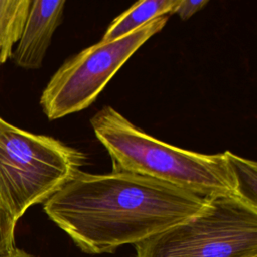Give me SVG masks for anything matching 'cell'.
<instances>
[{
	"instance_id": "cell-6",
	"label": "cell",
	"mask_w": 257,
	"mask_h": 257,
	"mask_svg": "<svg viewBox=\"0 0 257 257\" xmlns=\"http://www.w3.org/2000/svg\"><path fill=\"white\" fill-rule=\"evenodd\" d=\"M64 0H31L22 33L11 59L22 68L37 69L51 43L52 35L62 21Z\"/></svg>"
},
{
	"instance_id": "cell-10",
	"label": "cell",
	"mask_w": 257,
	"mask_h": 257,
	"mask_svg": "<svg viewBox=\"0 0 257 257\" xmlns=\"http://www.w3.org/2000/svg\"><path fill=\"white\" fill-rule=\"evenodd\" d=\"M16 221L0 203V253L15 247Z\"/></svg>"
},
{
	"instance_id": "cell-4",
	"label": "cell",
	"mask_w": 257,
	"mask_h": 257,
	"mask_svg": "<svg viewBox=\"0 0 257 257\" xmlns=\"http://www.w3.org/2000/svg\"><path fill=\"white\" fill-rule=\"evenodd\" d=\"M136 257H257V207L208 198L197 215L135 245Z\"/></svg>"
},
{
	"instance_id": "cell-5",
	"label": "cell",
	"mask_w": 257,
	"mask_h": 257,
	"mask_svg": "<svg viewBox=\"0 0 257 257\" xmlns=\"http://www.w3.org/2000/svg\"><path fill=\"white\" fill-rule=\"evenodd\" d=\"M169 17H157L120 38L100 40L68 57L40 95L46 117L54 120L88 107L131 56L165 27Z\"/></svg>"
},
{
	"instance_id": "cell-7",
	"label": "cell",
	"mask_w": 257,
	"mask_h": 257,
	"mask_svg": "<svg viewBox=\"0 0 257 257\" xmlns=\"http://www.w3.org/2000/svg\"><path fill=\"white\" fill-rule=\"evenodd\" d=\"M179 1L180 0L139 1L110 22L100 40L112 41L137 30L157 17L171 15Z\"/></svg>"
},
{
	"instance_id": "cell-11",
	"label": "cell",
	"mask_w": 257,
	"mask_h": 257,
	"mask_svg": "<svg viewBox=\"0 0 257 257\" xmlns=\"http://www.w3.org/2000/svg\"><path fill=\"white\" fill-rule=\"evenodd\" d=\"M206 4H208V0H180L177 6L174 8L172 14L177 13L182 20H187L197 11L201 10Z\"/></svg>"
},
{
	"instance_id": "cell-3",
	"label": "cell",
	"mask_w": 257,
	"mask_h": 257,
	"mask_svg": "<svg viewBox=\"0 0 257 257\" xmlns=\"http://www.w3.org/2000/svg\"><path fill=\"white\" fill-rule=\"evenodd\" d=\"M86 162L77 149L0 116V203L16 222L60 190Z\"/></svg>"
},
{
	"instance_id": "cell-8",
	"label": "cell",
	"mask_w": 257,
	"mask_h": 257,
	"mask_svg": "<svg viewBox=\"0 0 257 257\" xmlns=\"http://www.w3.org/2000/svg\"><path fill=\"white\" fill-rule=\"evenodd\" d=\"M31 0H0V66L11 58L28 14Z\"/></svg>"
},
{
	"instance_id": "cell-12",
	"label": "cell",
	"mask_w": 257,
	"mask_h": 257,
	"mask_svg": "<svg viewBox=\"0 0 257 257\" xmlns=\"http://www.w3.org/2000/svg\"><path fill=\"white\" fill-rule=\"evenodd\" d=\"M0 257H34V256L25 252V251H23V250H21V249H18L16 247H14L11 250L0 253Z\"/></svg>"
},
{
	"instance_id": "cell-9",
	"label": "cell",
	"mask_w": 257,
	"mask_h": 257,
	"mask_svg": "<svg viewBox=\"0 0 257 257\" xmlns=\"http://www.w3.org/2000/svg\"><path fill=\"white\" fill-rule=\"evenodd\" d=\"M236 182V194L253 207H257V165L256 162L241 158L226 151Z\"/></svg>"
},
{
	"instance_id": "cell-1",
	"label": "cell",
	"mask_w": 257,
	"mask_h": 257,
	"mask_svg": "<svg viewBox=\"0 0 257 257\" xmlns=\"http://www.w3.org/2000/svg\"><path fill=\"white\" fill-rule=\"evenodd\" d=\"M208 198L170 183L120 170L79 171L43 203L48 218L83 252L136 245L195 215Z\"/></svg>"
},
{
	"instance_id": "cell-2",
	"label": "cell",
	"mask_w": 257,
	"mask_h": 257,
	"mask_svg": "<svg viewBox=\"0 0 257 257\" xmlns=\"http://www.w3.org/2000/svg\"><path fill=\"white\" fill-rule=\"evenodd\" d=\"M90 125L107 151L112 170L152 177L204 198L237 196L226 152L201 154L164 143L143 132L110 105L93 114Z\"/></svg>"
}]
</instances>
